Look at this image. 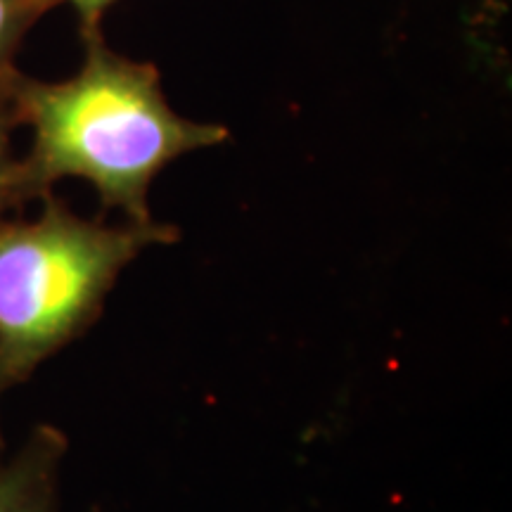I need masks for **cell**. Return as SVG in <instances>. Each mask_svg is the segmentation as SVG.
Listing matches in <instances>:
<instances>
[{
	"label": "cell",
	"instance_id": "cell-2",
	"mask_svg": "<svg viewBox=\"0 0 512 512\" xmlns=\"http://www.w3.org/2000/svg\"><path fill=\"white\" fill-rule=\"evenodd\" d=\"M164 223L107 226L76 216L53 192L34 221L0 219V394L81 337L119 273L140 252L171 245Z\"/></svg>",
	"mask_w": 512,
	"mask_h": 512
},
{
	"label": "cell",
	"instance_id": "cell-5",
	"mask_svg": "<svg viewBox=\"0 0 512 512\" xmlns=\"http://www.w3.org/2000/svg\"><path fill=\"white\" fill-rule=\"evenodd\" d=\"M15 119L12 114L0 112V219H3L5 211L19 209L22 204H27L19 188V159L12 155V143L10 133L15 128Z\"/></svg>",
	"mask_w": 512,
	"mask_h": 512
},
{
	"label": "cell",
	"instance_id": "cell-3",
	"mask_svg": "<svg viewBox=\"0 0 512 512\" xmlns=\"http://www.w3.org/2000/svg\"><path fill=\"white\" fill-rule=\"evenodd\" d=\"M67 439L38 425L10 463H0V512H57V472Z\"/></svg>",
	"mask_w": 512,
	"mask_h": 512
},
{
	"label": "cell",
	"instance_id": "cell-6",
	"mask_svg": "<svg viewBox=\"0 0 512 512\" xmlns=\"http://www.w3.org/2000/svg\"><path fill=\"white\" fill-rule=\"evenodd\" d=\"M57 3H72L81 19V34H91V31H100V17L114 0H48L53 8Z\"/></svg>",
	"mask_w": 512,
	"mask_h": 512
},
{
	"label": "cell",
	"instance_id": "cell-4",
	"mask_svg": "<svg viewBox=\"0 0 512 512\" xmlns=\"http://www.w3.org/2000/svg\"><path fill=\"white\" fill-rule=\"evenodd\" d=\"M48 8V0H0V112L12 114V100L24 81V74L15 67L17 48Z\"/></svg>",
	"mask_w": 512,
	"mask_h": 512
},
{
	"label": "cell",
	"instance_id": "cell-1",
	"mask_svg": "<svg viewBox=\"0 0 512 512\" xmlns=\"http://www.w3.org/2000/svg\"><path fill=\"white\" fill-rule=\"evenodd\" d=\"M86 62L62 83L24 76L12 100L15 124L34 131L19 159L24 200H43L60 178H83L98 190L102 209H124L147 223L152 178L185 152L219 145L228 131L197 124L171 110L152 64L112 53L100 31L83 34Z\"/></svg>",
	"mask_w": 512,
	"mask_h": 512
}]
</instances>
